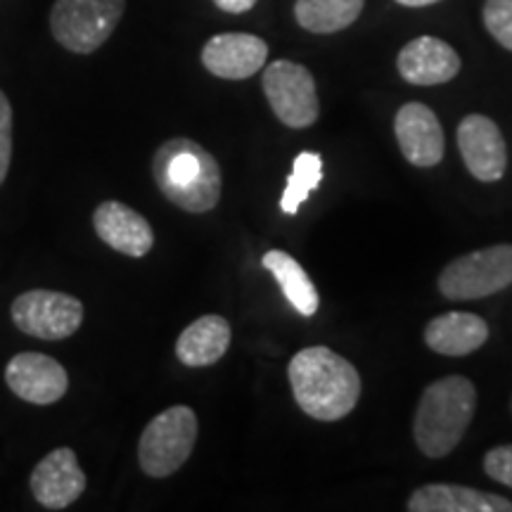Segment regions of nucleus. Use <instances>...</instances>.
Masks as SVG:
<instances>
[{"label": "nucleus", "mask_w": 512, "mask_h": 512, "mask_svg": "<svg viewBox=\"0 0 512 512\" xmlns=\"http://www.w3.org/2000/svg\"><path fill=\"white\" fill-rule=\"evenodd\" d=\"M463 67L460 55L446 41L434 36L413 38L396 57L401 79L413 86H441L453 81Z\"/></svg>", "instance_id": "nucleus-14"}, {"label": "nucleus", "mask_w": 512, "mask_h": 512, "mask_svg": "<svg viewBox=\"0 0 512 512\" xmlns=\"http://www.w3.org/2000/svg\"><path fill=\"white\" fill-rule=\"evenodd\" d=\"M512 285V245H494L453 259L439 275L448 302H472Z\"/></svg>", "instance_id": "nucleus-6"}, {"label": "nucleus", "mask_w": 512, "mask_h": 512, "mask_svg": "<svg viewBox=\"0 0 512 512\" xmlns=\"http://www.w3.org/2000/svg\"><path fill=\"white\" fill-rule=\"evenodd\" d=\"M484 472L494 482L512 489V444L491 448L484 456Z\"/></svg>", "instance_id": "nucleus-24"}, {"label": "nucleus", "mask_w": 512, "mask_h": 512, "mask_svg": "<svg viewBox=\"0 0 512 512\" xmlns=\"http://www.w3.org/2000/svg\"><path fill=\"white\" fill-rule=\"evenodd\" d=\"M197 415L190 406H171L147 422L138 460L147 477L164 479L181 470L197 441Z\"/></svg>", "instance_id": "nucleus-4"}, {"label": "nucleus", "mask_w": 512, "mask_h": 512, "mask_svg": "<svg viewBox=\"0 0 512 512\" xmlns=\"http://www.w3.org/2000/svg\"><path fill=\"white\" fill-rule=\"evenodd\" d=\"M320 181H323V157L318 152H302V155H297L292 174L287 178L283 200H280L283 214H297L299 207L309 200V195L318 188Z\"/></svg>", "instance_id": "nucleus-21"}, {"label": "nucleus", "mask_w": 512, "mask_h": 512, "mask_svg": "<svg viewBox=\"0 0 512 512\" xmlns=\"http://www.w3.org/2000/svg\"><path fill=\"white\" fill-rule=\"evenodd\" d=\"M264 93L275 117L290 128H309L318 121L320 100L313 74L304 64L275 60L264 69Z\"/></svg>", "instance_id": "nucleus-7"}, {"label": "nucleus", "mask_w": 512, "mask_h": 512, "mask_svg": "<svg viewBox=\"0 0 512 512\" xmlns=\"http://www.w3.org/2000/svg\"><path fill=\"white\" fill-rule=\"evenodd\" d=\"M396 143L406 162L420 169H432L444 159L446 140L437 114L422 102H406L394 119Z\"/></svg>", "instance_id": "nucleus-11"}, {"label": "nucleus", "mask_w": 512, "mask_h": 512, "mask_svg": "<svg viewBox=\"0 0 512 512\" xmlns=\"http://www.w3.org/2000/svg\"><path fill=\"white\" fill-rule=\"evenodd\" d=\"M12 323L29 337L57 342L72 337L83 323V304L72 294L29 290L12 302Z\"/></svg>", "instance_id": "nucleus-8"}, {"label": "nucleus", "mask_w": 512, "mask_h": 512, "mask_svg": "<svg viewBox=\"0 0 512 512\" xmlns=\"http://www.w3.org/2000/svg\"><path fill=\"white\" fill-rule=\"evenodd\" d=\"M294 401L313 420L337 422L361 399V375L354 363L328 347L297 351L287 366Z\"/></svg>", "instance_id": "nucleus-1"}, {"label": "nucleus", "mask_w": 512, "mask_h": 512, "mask_svg": "<svg viewBox=\"0 0 512 512\" xmlns=\"http://www.w3.org/2000/svg\"><path fill=\"white\" fill-rule=\"evenodd\" d=\"M88 479L83 475L72 448L62 446L50 451L31 472V494L46 510H64L76 503L86 491Z\"/></svg>", "instance_id": "nucleus-12"}, {"label": "nucleus", "mask_w": 512, "mask_h": 512, "mask_svg": "<svg viewBox=\"0 0 512 512\" xmlns=\"http://www.w3.org/2000/svg\"><path fill=\"white\" fill-rule=\"evenodd\" d=\"M126 10V0H55L50 31L62 48L91 55L114 34Z\"/></svg>", "instance_id": "nucleus-5"}, {"label": "nucleus", "mask_w": 512, "mask_h": 512, "mask_svg": "<svg viewBox=\"0 0 512 512\" xmlns=\"http://www.w3.org/2000/svg\"><path fill=\"white\" fill-rule=\"evenodd\" d=\"M93 228L107 247L133 259H143L155 245V230L145 216L117 200L102 202L95 209Z\"/></svg>", "instance_id": "nucleus-15"}, {"label": "nucleus", "mask_w": 512, "mask_h": 512, "mask_svg": "<svg viewBox=\"0 0 512 512\" xmlns=\"http://www.w3.org/2000/svg\"><path fill=\"white\" fill-rule=\"evenodd\" d=\"M403 8H427V5L439 3V0H396Z\"/></svg>", "instance_id": "nucleus-26"}, {"label": "nucleus", "mask_w": 512, "mask_h": 512, "mask_svg": "<svg viewBox=\"0 0 512 512\" xmlns=\"http://www.w3.org/2000/svg\"><path fill=\"white\" fill-rule=\"evenodd\" d=\"M411 512H512V501L463 484H425L408 498Z\"/></svg>", "instance_id": "nucleus-16"}, {"label": "nucleus", "mask_w": 512, "mask_h": 512, "mask_svg": "<svg viewBox=\"0 0 512 512\" xmlns=\"http://www.w3.org/2000/svg\"><path fill=\"white\" fill-rule=\"evenodd\" d=\"M366 0H297L294 19L311 34H337L361 17Z\"/></svg>", "instance_id": "nucleus-20"}, {"label": "nucleus", "mask_w": 512, "mask_h": 512, "mask_svg": "<svg viewBox=\"0 0 512 512\" xmlns=\"http://www.w3.org/2000/svg\"><path fill=\"white\" fill-rule=\"evenodd\" d=\"M475 411V384L463 375L441 377L420 396L413 420L415 444L427 458H446L463 441Z\"/></svg>", "instance_id": "nucleus-3"}, {"label": "nucleus", "mask_w": 512, "mask_h": 512, "mask_svg": "<svg viewBox=\"0 0 512 512\" xmlns=\"http://www.w3.org/2000/svg\"><path fill=\"white\" fill-rule=\"evenodd\" d=\"M152 178L171 204L188 214H207L221 200V166L190 138H171L152 157Z\"/></svg>", "instance_id": "nucleus-2"}, {"label": "nucleus", "mask_w": 512, "mask_h": 512, "mask_svg": "<svg viewBox=\"0 0 512 512\" xmlns=\"http://www.w3.org/2000/svg\"><path fill=\"white\" fill-rule=\"evenodd\" d=\"M489 339V325L477 313L448 311L430 320L425 328V344L441 356H470Z\"/></svg>", "instance_id": "nucleus-17"}, {"label": "nucleus", "mask_w": 512, "mask_h": 512, "mask_svg": "<svg viewBox=\"0 0 512 512\" xmlns=\"http://www.w3.org/2000/svg\"><path fill=\"white\" fill-rule=\"evenodd\" d=\"M482 17L486 31L512 53V0H486Z\"/></svg>", "instance_id": "nucleus-22"}, {"label": "nucleus", "mask_w": 512, "mask_h": 512, "mask_svg": "<svg viewBox=\"0 0 512 512\" xmlns=\"http://www.w3.org/2000/svg\"><path fill=\"white\" fill-rule=\"evenodd\" d=\"M458 150L472 176L482 183L501 181L508 171V147L494 119L467 114L458 124Z\"/></svg>", "instance_id": "nucleus-9"}, {"label": "nucleus", "mask_w": 512, "mask_h": 512, "mask_svg": "<svg viewBox=\"0 0 512 512\" xmlns=\"http://www.w3.org/2000/svg\"><path fill=\"white\" fill-rule=\"evenodd\" d=\"M268 46L254 34H219L202 48V64L209 74L226 81H242L266 67Z\"/></svg>", "instance_id": "nucleus-13"}, {"label": "nucleus", "mask_w": 512, "mask_h": 512, "mask_svg": "<svg viewBox=\"0 0 512 512\" xmlns=\"http://www.w3.org/2000/svg\"><path fill=\"white\" fill-rule=\"evenodd\" d=\"M261 264L278 280L285 299L292 304V309L299 316L311 318L318 311L320 297L316 285H313L309 273L304 271V266L294 256L283 252V249H271V252L261 256Z\"/></svg>", "instance_id": "nucleus-19"}, {"label": "nucleus", "mask_w": 512, "mask_h": 512, "mask_svg": "<svg viewBox=\"0 0 512 512\" xmlns=\"http://www.w3.org/2000/svg\"><path fill=\"white\" fill-rule=\"evenodd\" d=\"M230 339H233V330H230L228 320L209 313L181 332L176 342V356L188 368L214 366L226 356Z\"/></svg>", "instance_id": "nucleus-18"}, {"label": "nucleus", "mask_w": 512, "mask_h": 512, "mask_svg": "<svg viewBox=\"0 0 512 512\" xmlns=\"http://www.w3.org/2000/svg\"><path fill=\"white\" fill-rule=\"evenodd\" d=\"M12 164V105L8 95L0 91V185L8 178Z\"/></svg>", "instance_id": "nucleus-23"}, {"label": "nucleus", "mask_w": 512, "mask_h": 512, "mask_svg": "<svg viewBox=\"0 0 512 512\" xmlns=\"http://www.w3.org/2000/svg\"><path fill=\"white\" fill-rule=\"evenodd\" d=\"M214 5L223 12H230V15H242V12L254 8L256 0H214Z\"/></svg>", "instance_id": "nucleus-25"}, {"label": "nucleus", "mask_w": 512, "mask_h": 512, "mask_svg": "<svg viewBox=\"0 0 512 512\" xmlns=\"http://www.w3.org/2000/svg\"><path fill=\"white\" fill-rule=\"evenodd\" d=\"M5 382L12 394L34 406L57 403L69 389V375L62 363L36 351L12 356L5 368Z\"/></svg>", "instance_id": "nucleus-10"}]
</instances>
